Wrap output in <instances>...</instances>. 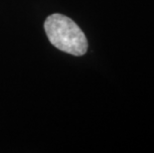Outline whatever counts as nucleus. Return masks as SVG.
Instances as JSON below:
<instances>
[{
	"label": "nucleus",
	"instance_id": "nucleus-1",
	"mask_svg": "<svg viewBox=\"0 0 154 153\" xmlns=\"http://www.w3.org/2000/svg\"><path fill=\"white\" fill-rule=\"evenodd\" d=\"M44 28L50 43L59 50L74 56L86 54L87 37L71 18L55 13L47 17Z\"/></svg>",
	"mask_w": 154,
	"mask_h": 153
}]
</instances>
